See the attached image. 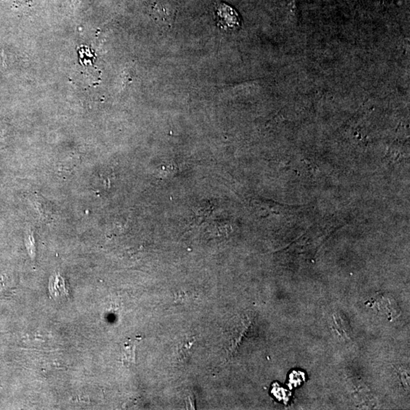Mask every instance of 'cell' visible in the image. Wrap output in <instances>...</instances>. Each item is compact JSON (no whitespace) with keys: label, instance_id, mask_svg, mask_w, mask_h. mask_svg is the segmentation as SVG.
Returning <instances> with one entry per match:
<instances>
[{"label":"cell","instance_id":"obj_1","mask_svg":"<svg viewBox=\"0 0 410 410\" xmlns=\"http://www.w3.org/2000/svg\"><path fill=\"white\" fill-rule=\"evenodd\" d=\"M217 24L222 28L230 30L238 27L240 19L237 12L226 4H220L216 9Z\"/></svg>","mask_w":410,"mask_h":410},{"label":"cell","instance_id":"obj_2","mask_svg":"<svg viewBox=\"0 0 410 410\" xmlns=\"http://www.w3.org/2000/svg\"><path fill=\"white\" fill-rule=\"evenodd\" d=\"M139 339H132L125 343L123 347V360L126 364L135 363V348H136Z\"/></svg>","mask_w":410,"mask_h":410}]
</instances>
